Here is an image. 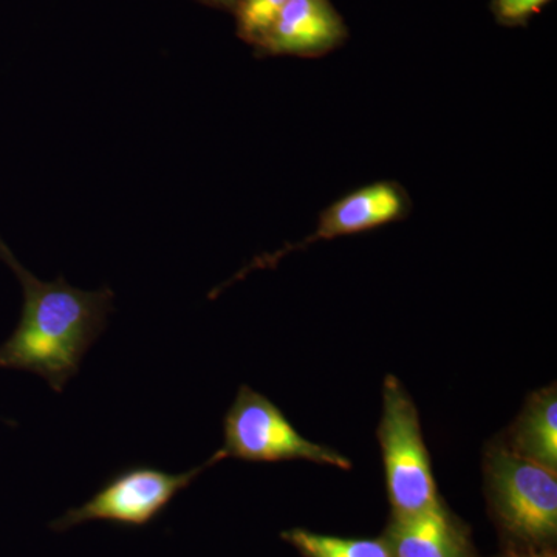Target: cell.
<instances>
[{
	"instance_id": "cell-11",
	"label": "cell",
	"mask_w": 557,
	"mask_h": 557,
	"mask_svg": "<svg viewBox=\"0 0 557 557\" xmlns=\"http://www.w3.org/2000/svg\"><path fill=\"white\" fill-rule=\"evenodd\" d=\"M288 2L289 0H237L233 11L237 36L251 47L258 46Z\"/></svg>"
},
{
	"instance_id": "cell-3",
	"label": "cell",
	"mask_w": 557,
	"mask_h": 557,
	"mask_svg": "<svg viewBox=\"0 0 557 557\" xmlns=\"http://www.w3.org/2000/svg\"><path fill=\"white\" fill-rule=\"evenodd\" d=\"M223 434L225 443L218 453L220 460L237 458L252 463L307 460L346 471L351 468L347 457L304 438L271 399L248 386L239 388L226 412Z\"/></svg>"
},
{
	"instance_id": "cell-5",
	"label": "cell",
	"mask_w": 557,
	"mask_h": 557,
	"mask_svg": "<svg viewBox=\"0 0 557 557\" xmlns=\"http://www.w3.org/2000/svg\"><path fill=\"white\" fill-rule=\"evenodd\" d=\"M211 457L207 463L189 471L171 474L163 469L135 465L113 474L83 507L70 509L54 520V531L86 522H109L121 527H145L159 518L168 505L194 482L205 469L218 463Z\"/></svg>"
},
{
	"instance_id": "cell-13",
	"label": "cell",
	"mask_w": 557,
	"mask_h": 557,
	"mask_svg": "<svg viewBox=\"0 0 557 557\" xmlns=\"http://www.w3.org/2000/svg\"><path fill=\"white\" fill-rule=\"evenodd\" d=\"M197 2L211 7V9L231 11V13H233L237 5V0H197Z\"/></svg>"
},
{
	"instance_id": "cell-2",
	"label": "cell",
	"mask_w": 557,
	"mask_h": 557,
	"mask_svg": "<svg viewBox=\"0 0 557 557\" xmlns=\"http://www.w3.org/2000/svg\"><path fill=\"white\" fill-rule=\"evenodd\" d=\"M383 397L379 438L394 518H412L442 507L416 405L391 375Z\"/></svg>"
},
{
	"instance_id": "cell-1",
	"label": "cell",
	"mask_w": 557,
	"mask_h": 557,
	"mask_svg": "<svg viewBox=\"0 0 557 557\" xmlns=\"http://www.w3.org/2000/svg\"><path fill=\"white\" fill-rule=\"evenodd\" d=\"M0 262L13 271L24 293L20 324L0 346V369L35 373L61 394L104 332L115 295L109 287L95 292L73 287L62 276L40 281L2 237Z\"/></svg>"
},
{
	"instance_id": "cell-10",
	"label": "cell",
	"mask_w": 557,
	"mask_h": 557,
	"mask_svg": "<svg viewBox=\"0 0 557 557\" xmlns=\"http://www.w3.org/2000/svg\"><path fill=\"white\" fill-rule=\"evenodd\" d=\"M282 537L306 557H394L386 539L324 536L299 528L285 531Z\"/></svg>"
},
{
	"instance_id": "cell-7",
	"label": "cell",
	"mask_w": 557,
	"mask_h": 557,
	"mask_svg": "<svg viewBox=\"0 0 557 557\" xmlns=\"http://www.w3.org/2000/svg\"><path fill=\"white\" fill-rule=\"evenodd\" d=\"M348 28L332 0H289L258 46V58H322L339 49Z\"/></svg>"
},
{
	"instance_id": "cell-4",
	"label": "cell",
	"mask_w": 557,
	"mask_h": 557,
	"mask_svg": "<svg viewBox=\"0 0 557 557\" xmlns=\"http://www.w3.org/2000/svg\"><path fill=\"white\" fill-rule=\"evenodd\" d=\"M486 474L498 519L512 536L530 544L556 537V471L509 448H494Z\"/></svg>"
},
{
	"instance_id": "cell-14",
	"label": "cell",
	"mask_w": 557,
	"mask_h": 557,
	"mask_svg": "<svg viewBox=\"0 0 557 557\" xmlns=\"http://www.w3.org/2000/svg\"><path fill=\"white\" fill-rule=\"evenodd\" d=\"M508 557H556L555 553L544 552V553H528V555H512Z\"/></svg>"
},
{
	"instance_id": "cell-6",
	"label": "cell",
	"mask_w": 557,
	"mask_h": 557,
	"mask_svg": "<svg viewBox=\"0 0 557 557\" xmlns=\"http://www.w3.org/2000/svg\"><path fill=\"white\" fill-rule=\"evenodd\" d=\"M412 208V199H410L408 189L394 180H384V182L361 186L325 208L319 215L318 230L306 240L256 260L251 269L276 263L288 252L307 248L319 240L354 236V234L401 222L408 218Z\"/></svg>"
},
{
	"instance_id": "cell-12",
	"label": "cell",
	"mask_w": 557,
	"mask_h": 557,
	"mask_svg": "<svg viewBox=\"0 0 557 557\" xmlns=\"http://www.w3.org/2000/svg\"><path fill=\"white\" fill-rule=\"evenodd\" d=\"M552 0H491L490 10L498 25L525 27Z\"/></svg>"
},
{
	"instance_id": "cell-8",
	"label": "cell",
	"mask_w": 557,
	"mask_h": 557,
	"mask_svg": "<svg viewBox=\"0 0 557 557\" xmlns=\"http://www.w3.org/2000/svg\"><path fill=\"white\" fill-rule=\"evenodd\" d=\"M386 541L394 557H468L463 537L442 507L395 518Z\"/></svg>"
},
{
	"instance_id": "cell-9",
	"label": "cell",
	"mask_w": 557,
	"mask_h": 557,
	"mask_svg": "<svg viewBox=\"0 0 557 557\" xmlns=\"http://www.w3.org/2000/svg\"><path fill=\"white\" fill-rule=\"evenodd\" d=\"M511 450L542 467L557 469V394L547 387L530 398L512 434Z\"/></svg>"
}]
</instances>
